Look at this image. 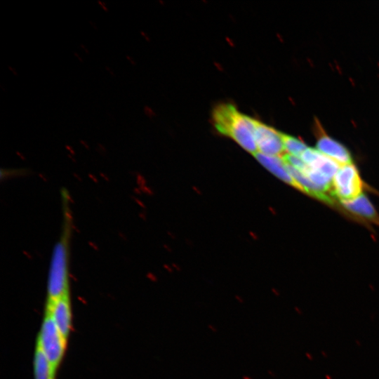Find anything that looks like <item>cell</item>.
Returning a JSON list of instances; mask_svg holds the SVG:
<instances>
[{"label":"cell","instance_id":"7","mask_svg":"<svg viewBox=\"0 0 379 379\" xmlns=\"http://www.w3.org/2000/svg\"><path fill=\"white\" fill-rule=\"evenodd\" d=\"M45 310L50 313L64 338L68 340L72 326V311L69 293L55 300H46Z\"/></svg>","mask_w":379,"mask_h":379},{"label":"cell","instance_id":"11","mask_svg":"<svg viewBox=\"0 0 379 379\" xmlns=\"http://www.w3.org/2000/svg\"><path fill=\"white\" fill-rule=\"evenodd\" d=\"M285 154L300 157L308 147L301 140L281 133Z\"/></svg>","mask_w":379,"mask_h":379},{"label":"cell","instance_id":"3","mask_svg":"<svg viewBox=\"0 0 379 379\" xmlns=\"http://www.w3.org/2000/svg\"><path fill=\"white\" fill-rule=\"evenodd\" d=\"M67 345V340L57 328L50 313L45 310L36 346L45 355L55 376L65 355Z\"/></svg>","mask_w":379,"mask_h":379},{"label":"cell","instance_id":"9","mask_svg":"<svg viewBox=\"0 0 379 379\" xmlns=\"http://www.w3.org/2000/svg\"><path fill=\"white\" fill-rule=\"evenodd\" d=\"M254 156L270 172L286 183L295 187V182L286 168L282 157L269 156L259 152L255 153Z\"/></svg>","mask_w":379,"mask_h":379},{"label":"cell","instance_id":"4","mask_svg":"<svg viewBox=\"0 0 379 379\" xmlns=\"http://www.w3.org/2000/svg\"><path fill=\"white\" fill-rule=\"evenodd\" d=\"M363 182L352 163L340 165L332 180V193L340 201L352 199L362 194Z\"/></svg>","mask_w":379,"mask_h":379},{"label":"cell","instance_id":"12","mask_svg":"<svg viewBox=\"0 0 379 379\" xmlns=\"http://www.w3.org/2000/svg\"><path fill=\"white\" fill-rule=\"evenodd\" d=\"M208 327L212 332H214V333L217 332V328H216V327L215 326H213L212 324H208Z\"/></svg>","mask_w":379,"mask_h":379},{"label":"cell","instance_id":"1","mask_svg":"<svg viewBox=\"0 0 379 379\" xmlns=\"http://www.w3.org/2000/svg\"><path fill=\"white\" fill-rule=\"evenodd\" d=\"M61 197L63 220L61 234L51 258L47 280L46 300H48L69 293V260L72 218L67 191L62 190Z\"/></svg>","mask_w":379,"mask_h":379},{"label":"cell","instance_id":"13","mask_svg":"<svg viewBox=\"0 0 379 379\" xmlns=\"http://www.w3.org/2000/svg\"><path fill=\"white\" fill-rule=\"evenodd\" d=\"M243 379H253L252 378H251L250 376H248V375H244L242 377Z\"/></svg>","mask_w":379,"mask_h":379},{"label":"cell","instance_id":"5","mask_svg":"<svg viewBox=\"0 0 379 379\" xmlns=\"http://www.w3.org/2000/svg\"><path fill=\"white\" fill-rule=\"evenodd\" d=\"M313 129L317 138V149L320 152L340 165L352 163V155L347 148L328 135L317 118L314 119Z\"/></svg>","mask_w":379,"mask_h":379},{"label":"cell","instance_id":"10","mask_svg":"<svg viewBox=\"0 0 379 379\" xmlns=\"http://www.w3.org/2000/svg\"><path fill=\"white\" fill-rule=\"evenodd\" d=\"M34 379H56L47 359L36 346L34 357Z\"/></svg>","mask_w":379,"mask_h":379},{"label":"cell","instance_id":"8","mask_svg":"<svg viewBox=\"0 0 379 379\" xmlns=\"http://www.w3.org/2000/svg\"><path fill=\"white\" fill-rule=\"evenodd\" d=\"M340 202L350 213L379 225V215L366 195L361 194L352 199Z\"/></svg>","mask_w":379,"mask_h":379},{"label":"cell","instance_id":"6","mask_svg":"<svg viewBox=\"0 0 379 379\" xmlns=\"http://www.w3.org/2000/svg\"><path fill=\"white\" fill-rule=\"evenodd\" d=\"M255 139L258 152L282 157L285 154L281 132L255 120Z\"/></svg>","mask_w":379,"mask_h":379},{"label":"cell","instance_id":"2","mask_svg":"<svg viewBox=\"0 0 379 379\" xmlns=\"http://www.w3.org/2000/svg\"><path fill=\"white\" fill-rule=\"evenodd\" d=\"M255 120L241 113L229 103L218 105L213 112V125L217 131L230 137L253 154L258 152L255 139Z\"/></svg>","mask_w":379,"mask_h":379}]
</instances>
